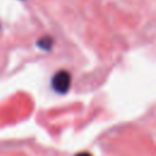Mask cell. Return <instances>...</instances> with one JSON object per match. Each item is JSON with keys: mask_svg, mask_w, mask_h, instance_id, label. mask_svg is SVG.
<instances>
[{"mask_svg": "<svg viewBox=\"0 0 156 156\" xmlns=\"http://www.w3.org/2000/svg\"><path fill=\"white\" fill-rule=\"evenodd\" d=\"M51 85L54 88V90L58 94H65L68 91L69 85H71V74L69 72L61 69L58 72L55 73V76L52 77L51 80Z\"/></svg>", "mask_w": 156, "mask_h": 156, "instance_id": "obj_1", "label": "cell"}, {"mask_svg": "<svg viewBox=\"0 0 156 156\" xmlns=\"http://www.w3.org/2000/svg\"><path fill=\"white\" fill-rule=\"evenodd\" d=\"M52 44H54V40H52V38L49 37V35H45V37L40 38V39L37 41V45H38L41 50H45V51L50 50L51 46H52Z\"/></svg>", "mask_w": 156, "mask_h": 156, "instance_id": "obj_2", "label": "cell"}, {"mask_svg": "<svg viewBox=\"0 0 156 156\" xmlns=\"http://www.w3.org/2000/svg\"><path fill=\"white\" fill-rule=\"evenodd\" d=\"M76 156H91V154H89V152H79V154H77Z\"/></svg>", "mask_w": 156, "mask_h": 156, "instance_id": "obj_3", "label": "cell"}]
</instances>
